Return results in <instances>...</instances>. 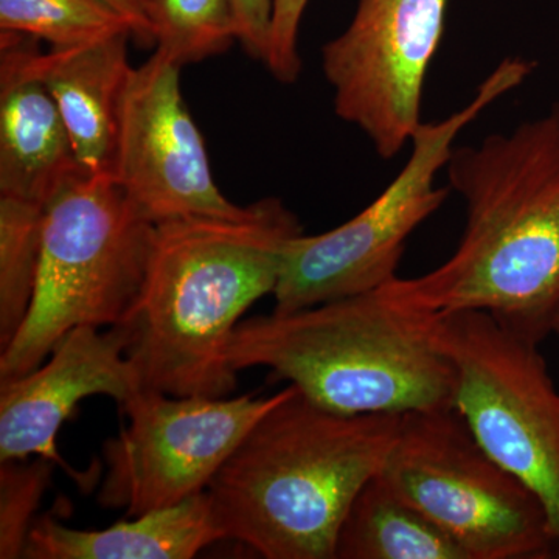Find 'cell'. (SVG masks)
I'll list each match as a JSON object with an SVG mask.
<instances>
[{"instance_id": "6da1fadb", "label": "cell", "mask_w": 559, "mask_h": 559, "mask_svg": "<svg viewBox=\"0 0 559 559\" xmlns=\"http://www.w3.org/2000/svg\"><path fill=\"white\" fill-rule=\"evenodd\" d=\"M447 175L465 204L457 249L428 274L378 290L421 314L488 312L539 344L559 308V102L507 134L454 148Z\"/></svg>"}, {"instance_id": "7a4b0ae2", "label": "cell", "mask_w": 559, "mask_h": 559, "mask_svg": "<svg viewBox=\"0 0 559 559\" xmlns=\"http://www.w3.org/2000/svg\"><path fill=\"white\" fill-rule=\"evenodd\" d=\"M304 234L277 198L238 218L191 216L157 224L145 286L127 322V356L143 388L224 399L237 389L227 359L246 311L274 294L286 246Z\"/></svg>"}, {"instance_id": "3957f363", "label": "cell", "mask_w": 559, "mask_h": 559, "mask_svg": "<svg viewBox=\"0 0 559 559\" xmlns=\"http://www.w3.org/2000/svg\"><path fill=\"white\" fill-rule=\"evenodd\" d=\"M401 415L326 411L289 385L207 492L224 539L267 559H336L340 530L399 436Z\"/></svg>"}, {"instance_id": "277c9868", "label": "cell", "mask_w": 559, "mask_h": 559, "mask_svg": "<svg viewBox=\"0 0 559 559\" xmlns=\"http://www.w3.org/2000/svg\"><path fill=\"white\" fill-rule=\"evenodd\" d=\"M430 314L380 290L241 320L227 359L264 367L337 414H407L454 406V367L433 345Z\"/></svg>"}, {"instance_id": "5b68a950", "label": "cell", "mask_w": 559, "mask_h": 559, "mask_svg": "<svg viewBox=\"0 0 559 559\" xmlns=\"http://www.w3.org/2000/svg\"><path fill=\"white\" fill-rule=\"evenodd\" d=\"M157 224L114 176L83 175L47 205L31 310L0 349V381L35 370L80 326L127 322L140 299Z\"/></svg>"}, {"instance_id": "8992f818", "label": "cell", "mask_w": 559, "mask_h": 559, "mask_svg": "<svg viewBox=\"0 0 559 559\" xmlns=\"http://www.w3.org/2000/svg\"><path fill=\"white\" fill-rule=\"evenodd\" d=\"M535 62L506 58L480 84L468 105L444 120L419 124L412 153L395 179L370 205L336 229L293 238L275 286V312H293L325 301L381 289L396 278L411 235L448 200L437 186L455 139L488 106L520 87Z\"/></svg>"}, {"instance_id": "52a82bcc", "label": "cell", "mask_w": 559, "mask_h": 559, "mask_svg": "<svg viewBox=\"0 0 559 559\" xmlns=\"http://www.w3.org/2000/svg\"><path fill=\"white\" fill-rule=\"evenodd\" d=\"M378 477L421 511L469 559L558 554L543 503L499 465L452 407L401 415Z\"/></svg>"}, {"instance_id": "ba28073f", "label": "cell", "mask_w": 559, "mask_h": 559, "mask_svg": "<svg viewBox=\"0 0 559 559\" xmlns=\"http://www.w3.org/2000/svg\"><path fill=\"white\" fill-rule=\"evenodd\" d=\"M454 367V407L477 441L543 503L559 554V392L538 342L488 312L430 314Z\"/></svg>"}, {"instance_id": "9c48e42d", "label": "cell", "mask_w": 559, "mask_h": 559, "mask_svg": "<svg viewBox=\"0 0 559 559\" xmlns=\"http://www.w3.org/2000/svg\"><path fill=\"white\" fill-rule=\"evenodd\" d=\"M285 392L207 399L143 388L121 407L128 428L103 447L106 477L98 503L130 518L201 495Z\"/></svg>"}, {"instance_id": "30bf717a", "label": "cell", "mask_w": 559, "mask_h": 559, "mask_svg": "<svg viewBox=\"0 0 559 559\" xmlns=\"http://www.w3.org/2000/svg\"><path fill=\"white\" fill-rule=\"evenodd\" d=\"M448 0H358L348 27L322 49L334 110L393 159L421 124L423 90L444 32Z\"/></svg>"}, {"instance_id": "8fae6325", "label": "cell", "mask_w": 559, "mask_h": 559, "mask_svg": "<svg viewBox=\"0 0 559 559\" xmlns=\"http://www.w3.org/2000/svg\"><path fill=\"white\" fill-rule=\"evenodd\" d=\"M179 72L178 62L160 50L132 68L121 98L114 179L154 224L191 216L238 218L248 205L234 204L216 186Z\"/></svg>"}, {"instance_id": "7c38bea8", "label": "cell", "mask_w": 559, "mask_h": 559, "mask_svg": "<svg viewBox=\"0 0 559 559\" xmlns=\"http://www.w3.org/2000/svg\"><path fill=\"white\" fill-rule=\"evenodd\" d=\"M128 344L124 325L80 326L35 370L0 381V462L36 455L69 471L57 437L81 401L105 395L123 407L143 389Z\"/></svg>"}, {"instance_id": "4fadbf2b", "label": "cell", "mask_w": 559, "mask_h": 559, "mask_svg": "<svg viewBox=\"0 0 559 559\" xmlns=\"http://www.w3.org/2000/svg\"><path fill=\"white\" fill-rule=\"evenodd\" d=\"M40 51L38 39L0 31V197L47 209L86 173L40 79Z\"/></svg>"}, {"instance_id": "5bb4252c", "label": "cell", "mask_w": 559, "mask_h": 559, "mask_svg": "<svg viewBox=\"0 0 559 559\" xmlns=\"http://www.w3.org/2000/svg\"><path fill=\"white\" fill-rule=\"evenodd\" d=\"M130 40L131 33H119L39 55L40 79L58 103L86 175L112 176L121 98L132 70Z\"/></svg>"}, {"instance_id": "9a60e30c", "label": "cell", "mask_w": 559, "mask_h": 559, "mask_svg": "<svg viewBox=\"0 0 559 559\" xmlns=\"http://www.w3.org/2000/svg\"><path fill=\"white\" fill-rule=\"evenodd\" d=\"M224 540L213 520L207 492L178 506L130 516L102 530L62 525L51 514L36 518L24 558L190 559Z\"/></svg>"}, {"instance_id": "2e32d148", "label": "cell", "mask_w": 559, "mask_h": 559, "mask_svg": "<svg viewBox=\"0 0 559 559\" xmlns=\"http://www.w3.org/2000/svg\"><path fill=\"white\" fill-rule=\"evenodd\" d=\"M336 559H469L454 539L374 476L340 530Z\"/></svg>"}, {"instance_id": "e0dca14e", "label": "cell", "mask_w": 559, "mask_h": 559, "mask_svg": "<svg viewBox=\"0 0 559 559\" xmlns=\"http://www.w3.org/2000/svg\"><path fill=\"white\" fill-rule=\"evenodd\" d=\"M46 207L0 197V349L16 336L31 310Z\"/></svg>"}, {"instance_id": "ac0fdd59", "label": "cell", "mask_w": 559, "mask_h": 559, "mask_svg": "<svg viewBox=\"0 0 559 559\" xmlns=\"http://www.w3.org/2000/svg\"><path fill=\"white\" fill-rule=\"evenodd\" d=\"M0 31L70 49L131 33V25L108 0H0Z\"/></svg>"}, {"instance_id": "d6986e66", "label": "cell", "mask_w": 559, "mask_h": 559, "mask_svg": "<svg viewBox=\"0 0 559 559\" xmlns=\"http://www.w3.org/2000/svg\"><path fill=\"white\" fill-rule=\"evenodd\" d=\"M154 46L180 68L226 53L238 40L231 0H145Z\"/></svg>"}, {"instance_id": "ffe728a7", "label": "cell", "mask_w": 559, "mask_h": 559, "mask_svg": "<svg viewBox=\"0 0 559 559\" xmlns=\"http://www.w3.org/2000/svg\"><path fill=\"white\" fill-rule=\"evenodd\" d=\"M55 466L46 457L0 462V558H24L28 533Z\"/></svg>"}, {"instance_id": "44dd1931", "label": "cell", "mask_w": 559, "mask_h": 559, "mask_svg": "<svg viewBox=\"0 0 559 559\" xmlns=\"http://www.w3.org/2000/svg\"><path fill=\"white\" fill-rule=\"evenodd\" d=\"M310 0H274L270 49L264 66L280 83H294L300 75L299 31Z\"/></svg>"}, {"instance_id": "7402d4cb", "label": "cell", "mask_w": 559, "mask_h": 559, "mask_svg": "<svg viewBox=\"0 0 559 559\" xmlns=\"http://www.w3.org/2000/svg\"><path fill=\"white\" fill-rule=\"evenodd\" d=\"M238 43L253 60L264 62L270 49L274 0H231Z\"/></svg>"}, {"instance_id": "603a6c76", "label": "cell", "mask_w": 559, "mask_h": 559, "mask_svg": "<svg viewBox=\"0 0 559 559\" xmlns=\"http://www.w3.org/2000/svg\"><path fill=\"white\" fill-rule=\"evenodd\" d=\"M108 2L130 22L134 43L143 47L154 46L153 27H151L145 0H108Z\"/></svg>"}, {"instance_id": "cb8c5ba5", "label": "cell", "mask_w": 559, "mask_h": 559, "mask_svg": "<svg viewBox=\"0 0 559 559\" xmlns=\"http://www.w3.org/2000/svg\"><path fill=\"white\" fill-rule=\"evenodd\" d=\"M551 331H554V333H557L559 336V308L557 314H555L554 322H551Z\"/></svg>"}]
</instances>
